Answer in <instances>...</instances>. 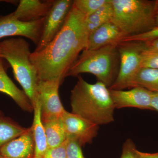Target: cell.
<instances>
[{"label":"cell","mask_w":158,"mask_h":158,"mask_svg":"<svg viewBox=\"0 0 158 158\" xmlns=\"http://www.w3.org/2000/svg\"><path fill=\"white\" fill-rule=\"evenodd\" d=\"M86 17L73 5L60 32L44 48L31 53L39 81L62 83L81 52L85 49L88 34Z\"/></svg>","instance_id":"cell-1"},{"label":"cell","mask_w":158,"mask_h":158,"mask_svg":"<svg viewBox=\"0 0 158 158\" xmlns=\"http://www.w3.org/2000/svg\"><path fill=\"white\" fill-rule=\"evenodd\" d=\"M77 77L71 91V113L98 126L113 122L115 107L109 88L98 81L91 84L81 76Z\"/></svg>","instance_id":"cell-2"},{"label":"cell","mask_w":158,"mask_h":158,"mask_svg":"<svg viewBox=\"0 0 158 158\" xmlns=\"http://www.w3.org/2000/svg\"><path fill=\"white\" fill-rule=\"evenodd\" d=\"M112 3L111 21L123 37L143 34L156 27L158 1L112 0Z\"/></svg>","instance_id":"cell-3"},{"label":"cell","mask_w":158,"mask_h":158,"mask_svg":"<svg viewBox=\"0 0 158 158\" xmlns=\"http://www.w3.org/2000/svg\"><path fill=\"white\" fill-rule=\"evenodd\" d=\"M28 43L21 37L0 41V58L11 65L15 79L34 106L38 99L39 79L36 67L31 60Z\"/></svg>","instance_id":"cell-4"},{"label":"cell","mask_w":158,"mask_h":158,"mask_svg":"<svg viewBox=\"0 0 158 158\" xmlns=\"http://www.w3.org/2000/svg\"><path fill=\"white\" fill-rule=\"evenodd\" d=\"M118 44H113L94 50H84L71 67L67 77L92 74L98 81L110 88L118 74L119 64Z\"/></svg>","instance_id":"cell-5"},{"label":"cell","mask_w":158,"mask_h":158,"mask_svg":"<svg viewBox=\"0 0 158 158\" xmlns=\"http://www.w3.org/2000/svg\"><path fill=\"white\" fill-rule=\"evenodd\" d=\"M145 47L143 42H129L118 44L119 67L113 85V90L133 88L134 80L141 69V53Z\"/></svg>","instance_id":"cell-6"},{"label":"cell","mask_w":158,"mask_h":158,"mask_svg":"<svg viewBox=\"0 0 158 158\" xmlns=\"http://www.w3.org/2000/svg\"><path fill=\"white\" fill-rule=\"evenodd\" d=\"M73 1L56 0L44 18L42 34L34 52L44 48L60 32L72 7Z\"/></svg>","instance_id":"cell-7"},{"label":"cell","mask_w":158,"mask_h":158,"mask_svg":"<svg viewBox=\"0 0 158 158\" xmlns=\"http://www.w3.org/2000/svg\"><path fill=\"white\" fill-rule=\"evenodd\" d=\"M59 81H39L38 97L41 104L42 122L61 118L66 112L59 96Z\"/></svg>","instance_id":"cell-8"},{"label":"cell","mask_w":158,"mask_h":158,"mask_svg":"<svg viewBox=\"0 0 158 158\" xmlns=\"http://www.w3.org/2000/svg\"><path fill=\"white\" fill-rule=\"evenodd\" d=\"M67 138L81 146L92 143L98 134L99 126L81 116L66 111L61 118Z\"/></svg>","instance_id":"cell-9"},{"label":"cell","mask_w":158,"mask_h":158,"mask_svg":"<svg viewBox=\"0 0 158 158\" xmlns=\"http://www.w3.org/2000/svg\"><path fill=\"white\" fill-rule=\"evenodd\" d=\"M44 18L31 22H23L13 17L11 13L0 17V39L21 36L31 40L37 46L42 34Z\"/></svg>","instance_id":"cell-10"},{"label":"cell","mask_w":158,"mask_h":158,"mask_svg":"<svg viewBox=\"0 0 158 158\" xmlns=\"http://www.w3.org/2000/svg\"><path fill=\"white\" fill-rule=\"evenodd\" d=\"M115 109L136 108L152 110L151 103L154 92L141 87L129 90L110 89Z\"/></svg>","instance_id":"cell-11"},{"label":"cell","mask_w":158,"mask_h":158,"mask_svg":"<svg viewBox=\"0 0 158 158\" xmlns=\"http://www.w3.org/2000/svg\"><path fill=\"white\" fill-rule=\"evenodd\" d=\"M54 2L53 0H21L17 9L11 14L23 22L35 21L45 17Z\"/></svg>","instance_id":"cell-12"},{"label":"cell","mask_w":158,"mask_h":158,"mask_svg":"<svg viewBox=\"0 0 158 158\" xmlns=\"http://www.w3.org/2000/svg\"><path fill=\"white\" fill-rule=\"evenodd\" d=\"M35 144L31 127L27 131L4 145L0 155L7 158H34Z\"/></svg>","instance_id":"cell-13"},{"label":"cell","mask_w":158,"mask_h":158,"mask_svg":"<svg viewBox=\"0 0 158 158\" xmlns=\"http://www.w3.org/2000/svg\"><path fill=\"white\" fill-rule=\"evenodd\" d=\"M123 38V35L118 28L112 21L109 22L89 35L85 50H94L113 44H118Z\"/></svg>","instance_id":"cell-14"},{"label":"cell","mask_w":158,"mask_h":158,"mask_svg":"<svg viewBox=\"0 0 158 158\" xmlns=\"http://www.w3.org/2000/svg\"><path fill=\"white\" fill-rule=\"evenodd\" d=\"M0 92L10 96L24 111L28 112L34 111V106L25 93L16 87L6 73L1 58H0Z\"/></svg>","instance_id":"cell-15"},{"label":"cell","mask_w":158,"mask_h":158,"mask_svg":"<svg viewBox=\"0 0 158 158\" xmlns=\"http://www.w3.org/2000/svg\"><path fill=\"white\" fill-rule=\"evenodd\" d=\"M34 117L31 127L35 144L34 158H43L48 147L45 130L41 119V104L39 98L34 105Z\"/></svg>","instance_id":"cell-16"},{"label":"cell","mask_w":158,"mask_h":158,"mask_svg":"<svg viewBox=\"0 0 158 158\" xmlns=\"http://www.w3.org/2000/svg\"><path fill=\"white\" fill-rule=\"evenodd\" d=\"M43 123L45 130L48 148L58 147L67 140L61 118L44 122Z\"/></svg>","instance_id":"cell-17"},{"label":"cell","mask_w":158,"mask_h":158,"mask_svg":"<svg viewBox=\"0 0 158 158\" xmlns=\"http://www.w3.org/2000/svg\"><path fill=\"white\" fill-rule=\"evenodd\" d=\"M113 9L112 0L109 1L98 10L85 18L88 37L99 27L111 22L113 18Z\"/></svg>","instance_id":"cell-18"},{"label":"cell","mask_w":158,"mask_h":158,"mask_svg":"<svg viewBox=\"0 0 158 158\" xmlns=\"http://www.w3.org/2000/svg\"><path fill=\"white\" fill-rule=\"evenodd\" d=\"M29 128L23 127L11 118L0 114V149L9 141L27 131Z\"/></svg>","instance_id":"cell-19"},{"label":"cell","mask_w":158,"mask_h":158,"mask_svg":"<svg viewBox=\"0 0 158 158\" xmlns=\"http://www.w3.org/2000/svg\"><path fill=\"white\" fill-rule=\"evenodd\" d=\"M136 87L158 94V69L141 68L133 82V88Z\"/></svg>","instance_id":"cell-20"},{"label":"cell","mask_w":158,"mask_h":158,"mask_svg":"<svg viewBox=\"0 0 158 158\" xmlns=\"http://www.w3.org/2000/svg\"><path fill=\"white\" fill-rule=\"evenodd\" d=\"M108 1L109 0H75L73 6L86 17L93 14Z\"/></svg>","instance_id":"cell-21"},{"label":"cell","mask_w":158,"mask_h":158,"mask_svg":"<svg viewBox=\"0 0 158 158\" xmlns=\"http://www.w3.org/2000/svg\"><path fill=\"white\" fill-rule=\"evenodd\" d=\"M141 68L158 69V51L144 47L141 53Z\"/></svg>","instance_id":"cell-22"},{"label":"cell","mask_w":158,"mask_h":158,"mask_svg":"<svg viewBox=\"0 0 158 158\" xmlns=\"http://www.w3.org/2000/svg\"><path fill=\"white\" fill-rule=\"evenodd\" d=\"M158 38V27H156L151 31L143 34L123 37L120 40L119 43L129 42H147Z\"/></svg>","instance_id":"cell-23"},{"label":"cell","mask_w":158,"mask_h":158,"mask_svg":"<svg viewBox=\"0 0 158 158\" xmlns=\"http://www.w3.org/2000/svg\"><path fill=\"white\" fill-rule=\"evenodd\" d=\"M68 139L66 148V158H85L81 146L73 139Z\"/></svg>","instance_id":"cell-24"},{"label":"cell","mask_w":158,"mask_h":158,"mask_svg":"<svg viewBox=\"0 0 158 158\" xmlns=\"http://www.w3.org/2000/svg\"><path fill=\"white\" fill-rule=\"evenodd\" d=\"M120 158H139L138 150L131 139H127L123 144Z\"/></svg>","instance_id":"cell-25"},{"label":"cell","mask_w":158,"mask_h":158,"mask_svg":"<svg viewBox=\"0 0 158 158\" xmlns=\"http://www.w3.org/2000/svg\"><path fill=\"white\" fill-rule=\"evenodd\" d=\"M68 139L58 147L48 148L43 158H66V148Z\"/></svg>","instance_id":"cell-26"},{"label":"cell","mask_w":158,"mask_h":158,"mask_svg":"<svg viewBox=\"0 0 158 158\" xmlns=\"http://www.w3.org/2000/svg\"><path fill=\"white\" fill-rule=\"evenodd\" d=\"M147 48L158 51V38L148 42H144Z\"/></svg>","instance_id":"cell-27"},{"label":"cell","mask_w":158,"mask_h":158,"mask_svg":"<svg viewBox=\"0 0 158 158\" xmlns=\"http://www.w3.org/2000/svg\"><path fill=\"white\" fill-rule=\"evenodd\" d=\"M139 158H158V152L149 153L141 152L138 151Z\"/></svg>","instance_id":"cell-28"},{"label":"cell","mask_w":158,"mask_h":158,"mask_svg":"<svg viewBox=\"0 0 158 158\" xmlns=\"http://www.w3.org/2000/svg\"><path fill=\"white\" fill-rule=\"evenodd\" d=\"M152 110L158 112V94L154 93L151 103Z\"/></svg>","instance_id":"cell-29"},{"label":"cell","mask_w":158,"mask_h":158,"mask_svg":"<svg viewBox=\"0 0 158 158\" xmlns=\"http://www.w3.org/2000/svg\"><path fill=\"white\" fill-rule=\"evenodd\" d=\"M156 27H158V1L157 10L156 15Z\"/></svg>","instance_id":"cell-30"},{"label":"cell","mask_w":158,"mask_h":158,"mask_svg":"<svg viewBox=\"0 0 158 158\" xmlns=\"http://www.w3.org/2000/svg\"><path fill=\"white\" fill-rule=\"evenodd\" d=\"M0 158H7L1 155H0Z\"/></svg>","instance_id":"cell-31"},{"label":"cell","mask_w":158,"mask_h":158,"mask_svg":"<svg viewBox=\"0 0 158 158\" xmlns=\"http://www.w3.org/2000/svg\"><path fill=\"white\" fill-rule=\"evenodd\" d=\"M1 113H2V112H0V114H1Z\"/></svg>","instance_id":"cell-32"},{"label":"cell","mask_w":158,"mask_h":158,"mask_svg":"<svg viewBox=\"0 0 158 158\" xmlns=\"http://www.w3.org/2000/svg\"><path fill=\"white\" fill-rule=\"evenodd\" d=\"M2 2V1H0V2Z\"/></svg>","instance_id":"cell-33"}]
</instances>
